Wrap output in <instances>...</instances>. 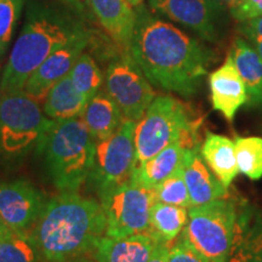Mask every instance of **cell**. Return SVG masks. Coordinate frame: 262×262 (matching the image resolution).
<instances>
[{"label": "cell", "instance_id": "obj_1", "mask_svg": "<svg viewBox=\"0 0 262 262\" xmlns=\"http://www.w3.org/2000/svg\"><path fill=\"white\" fill-rule=\"evenodd\" d=\"M126 51L150 84L185 97L198 91L214 61L211 50L141 5Z\"/></svg>", "mask_w": 262, "mask_h": 262}, {"label": "cell", "instance_id": "obj_2", "mask_svg": "<svg viewBox=\"0 0 262 262\" xmlns=\"http://www.w3.org/2000/svg\"><path fill=\"white\" fill-rule=\"evenodd\" d=\"M106 227L101 203L66 192L47 202L29 235L44 260L68 262L94 251Z\"/></svg>", "mask_w": 262, "mask_h": 262}, {"label": "cell", "instance_id": "obj_3", "mask_svg": "<svg viewBox=\"0 0 262 262\" xmlns=\"http://www.w3.org/2000/svg\"><path fill=\"white\" fill-rule=\"evenodd\" d=\"M85 29L78 19L60 9L48 5L29 8L27 21L0 78V93L24 90L29 77L52 52Z\"/></svg>", "mask_w": 262, "mask_h": 262}, {"label": "cell", "instance_id": "obj_4", "mask_svg": "<svg viewBox=\"0 0 262 262\" xmlns=\"http://www.w3.org/2000/svg\"><path fill=\"white\" fill-rule=\"evenodd\" d=\"M96 141L80 117L54 120L45 141L48 171L61 193L78 192L89 179Z\"/></svg>", "mask_w": 262, "mask_h": 262}, {"label": "cell", "instance_id": "obj_5", "mask_svg": "<svg viewBox=\"0 0 262 262\" xmlns=\"http://www.w3.org/2000/svg\"><path fill=\"white\" fill-rule=\"evenodd\" d=\"M201 120L192 117L191 110L170 95H157L149 107L136 123L135 146L139 168L160 150L176 141L196 145L195 133Z\"/></svg>", "mask_w": 262, "mask_h": 262}, {"label": "cell", "instance_id": "obj_6", "mask_svg": "<svg viewBox=\"0 0 262 262\" xmlns=\"http://www.w3.org/2000/svg\"><path fill=\"white\" fill-rule=\"evenodd\" d=\"M54 120L47 117L38 101L25 90L0 97V156L18 159L31 152L41 153Z\"/></svg>", "mask_w": 262, "mask_h": 262}, {"label": "cell", "instance_id": "obj_7", "mask_svg": "<svg viewBox=\"0 0 262 262\" xmlns=\"http://www.w3.org/2000/svg\"><path fill=\"white\" fill-rule=\"evenodd\" d=\"M238 205L227 196L191 206L182 235L210 262H229L233 253Z\"/></svg>", "mask_w": 262, "mask_h": 262}, {"label": "cell", "instance_id": "obj_8", "mask_svg": "<svg viewBox=\"0 0 262 262\" xmlns=\"http://www.w3.org/2000/svg\"><path fill=\"white\" fill-rule=\"evenodd\" d=\"M106 215V234L111 238L148 233L149 216L156 202L155 189L130 180L98 194Z\"/></svg>", "mask_w": 262, "mask_h": 262}, {"label": "cell", "instance_id": "obj_9", "mask_svg": "<svg viewBox=\"0 0 262 262\" xmlns=\"http://www.w3.org/2000/svg\"><path fill=\"white\" fill-rule=\"evenodd\" d=\"M136 122L125 119L106 140L97 141L89 181L97 194L127 181L136 164Z\"/></svg>", "mask_w": 262, "mask_h": 262}, {"label": "cell", "instance_id": "obj_10", "mask_svg": "<svg viewBox=\"0 0 262 262\" xmlns=\"http://www.w3.org/2000/svg\"><path fill=\"white\" fill-rule=\"evenodd\" d=\"M106 93L116 101L125 119L140 122L157 94L129 51L114 57L104 77Z\"/></svg>", "mask_w": 262, "mask_h": 262}, {"label": "cell", "instance_id": "obj_11", "mask_svg": "<svg viewBox=\"0 0 262 262\" xmlns=\"http://www.w3.org/2000/svg\"><path fill=\"white\" fill-rule=\"evenodd\" d=\"M47 202L40 191L26 180L0 182V217L12 231L29 233Z\"/></svg>", "mask_w": 262, "mask_h": 262}, {"label": "cell", "instance_id": "obj_12", "mask_svg": "<svg viewBox=\"0 0 262 262\" xmlns=\"http://www.w3.org/2000/svg\"><path fill=\"white\" fill-rule=\"evenodd\" d=\"M153 14L185 26L202 39L215 41L221 15L220 0H148Z\"/></svg>", "mask_w": 262, "mask_h": 262}, {"label": "cell", "instance_id": "obj_13", "mask_svg": "<svg viewBox=\"0 0 262 262\" xmlns=\"http://www.w3.org/2000/svg\"><path fill=\"white\" fill-rule=\"evenodd\" d=\"M90 40L89 32H84L74 35L70 41L66 42L63 47L49 56L35 70L26 83L24 90L35 101L40 102L45 100L49 90L61 80L62 78L70 74L75 62L84 52Z\"/></svg>", "mask_w": 262, "mask_h": 262}, {"label": "cell", "instance_id": "obj_14", "mask_svg": "<svg viewBox=\"0 0 262 262\" xmlns=\"http://www.w3.org/2000/svg\"><path fill=\"white\" fill-rule=\"evenodd\" d=\"M209 88L214 110L220 112L228 122H232L239 108L247 103L248 94L229 54L225 63L209 74Z\"/></svg>", "mask_w": 262, "mask_h": 262}, {"label": "cell", "instance_id": "obj_15", "mask_svg": "<svg viewBox=\"0 0 262 262\" xmlns=\"http://www.w3.org/2000/svg\"><path fill=\"white\" fill-rule=\"evenodd\" d=\"M183 172L192 206L203 205L227 196L228 188L225 187L206 165L199 143L186 149Z\"/></svg>", "mask_w": 262, "mask_h": 262}, {"label": "cell", "instance_id": "obj_16", "mask_svg": "<svg viewBox=\"0 0 262 262\" xmlns=\"http://www.w3.org/2000/svg\"><path fill=\"white\" fill-rule=\"evenodd\" d=\"M90 6L110 37L127 50L135 28L136 10L127 0H90Z\"/></svg>", "mask_w": 262, "mask_h": 262}, {"label": "cell", "instance_id": "obj_17", "mask_svg": "<svg viewBox=\"0 0 262 262\" xmlns=\"http://www.w3.org/2000/svg\"><path fill=\"white\" fill-rule=\"evenodd\" d=\"M157 239L149 233L98 241L94 256L100 262H148Z\"/></svg>", "mask_w": 262, "mask_h": 262}, {"label": "cell", "instance_id": "obj_18", "mask_svg": "<svg viewBox=\"0 0 262 262\" xmlns=\"http://www.w3.org/2000/svg\"><path fill=\"white\" fill-rule=\"evenodd\" d=\"M193 146L194 145H191L187 141H176L160 150L153 158L140 165L139 168H135L133 178L145 187L156 189L159 183L168 179L173 171H176L182 165L186 149Z\"/></svg>", "mask_w": 262, "mask_h": 262}, {"label": "cell", "instance_id": "obj_19", "mask_svg": "<svg viewBox=\"0 0 262 262\" xmlns=\"http://www.w3.org/2000/svg\"><path fill=\"white\" fill-rule=\"evenodd\" d=\"M80 118L96 142L112 136L125 120L119 106L106 91H100L91 98Z\"/></svg>", "mask_w": 262, "mask_h": 262}, {"label": "cell", "instance_id": "obj_20", "mask_svg": "<svg viewBox=\"0 0 262 262\" xmlns=\"http://www.w3.org/2000/svg\"><path fill=\"white\" fill-rule=\"evenodd\" d=\"M234 62L248 94L247 104L262 106V57L254 45L237 38L228 52Z\"/></svg>", "mask_w": 262, "mask_h": 262}, {"label": "cell", "instance_id": "obj_21", "mask_svg": "<svg viewBox=\"0 0 262 262\" xmlns=\"http://www.w3.org/2000/svg\"><path fill=\"white\" fill-rule=\"evenodd\" d=\"M249 205H239L233 253L229 262H262V219Z\"/></svg>", "mask_w": 262, "mask_h": 262}, {"label": "cell", "instance_id": "obj_22", "mask_svg": "<svg viewBox=\"0 0 262 262\" xmlns=\"http://www.w3.org/2000/svg\"><path fill=\"white\" fill-rule=\"evenodd\" d=\"M201 152L206 165L225 187L228 188L239 172L233 141L208 131L204 143L201 146Z\"/></svg>", "mask_w": 262, "mask_h": 262}, {"label": "cell", "instance_id": "obj_23", "mask_svg": "<svg viewBox=\"0 0 262 262\" xmlns=\"http://www.w3.org/2000/svg\"><path fill=\"white\" fill-rule=\"evenodd\" d=\"M88 101L81 96L72 83L70 74L58 80L49 90L42 111L52 120L80 117Z\"/></svg>", "mask_w": 262, "mask_h": 262}, {"label": "cell", "instance_id": "obj_24", "mask_svg": "<svg viewBox=\"0 0 262 262\" xmlns=\"http://www.w3.org/2000/svg\"><path fill=\"white\" fill-rule=\"evenodd\" d=\"M188 210L182 206L155 202L149 216V231L157 241L171 243L185 229Z\"/></svg>", "mask_w": 262, "mask_h": 262}, {"label": "cell", "instance_id": "obj_25", "mask_svg": "<svg viewBox=\"0 0 262 262\" xmlns=\"http://www.w3.org/2000/svg\"><path fill=\"white\" fill-rule=\"evenodd\" d=\"M41 258L29 233H19L8 227L0 237V262H41Z\"/></svg>", "mask_w": 262, "mask_h": 262}, {"label": "cell", "instance_id": "obj_26", "mask_svg": "<svg viewBox=\"0 0 262 262\" xmlns=\"http://www.w3.org/2000/svg\"><path fill=\"white\" fill-rule=\"evenodd\" d=\"M70 77L75 89L89 102L100 93L104 78L96 61L86 52H83L70 72Z\"/></svg>", "mask_w": 262, "mask_h": 262}, {"label": "cell", "instance_id": "obj_27", "mask_svg": "<svg viewBox=\"0 0 262 262\" xmlns=\"http://www.w3.org/2000/svg\"><path fill=\"white\" fill-rule=\"evenodd\" d=\"M239 172L251 181L262 178V139L257 136L241 137L234 141Z\"/></svg>", "mask_w": 262, "mask_h": 262}, {"label": "cell", "instance_id": "obj_28", "mask_svg": "<svg viewBox=\"0 0 262 262\" xmlns=\"http://www.w3.org/2000/svg\"><path fill=\"white\" fill-rule=\"evenodd\" d=\"M156 202L165 203V204L182 206L189 209L192 206L191 198L187 185H186L185 172H183V164L173 171L168 179L159 183L155 189Z\"/></svg>", "mask_w": 262, "mask_h": 262}, {"label": "cell", "instance_id": "obj_29", "mask_svg": "<svg viewBox=\"0 0 262 262\" xmlns=\"http://www.w3.org/2000/svg\"><path fill=\"white\" fill-rule=\"evenodd\" d=\"M22 5L24 0H0V57L11 40Z\"/></svg>", "mask_w": 262, "mask_h": 262}, {"label": "cell", "instance_id": "obj_30", "mask_svg": "<svg viewBox=\"0 0 262 262\" xmlns=\"http://www.w3.org/2000/svg\"><path fill=\"white\" fill-rule=\"evenodd\" d=\"M169 262H210L199 254L185 237L179 238L176 243L170 248Z\"/></svg>", "mask_w": 262, "mask_h": 262}, {"label": "cell", "instance_id": "obj_31", "mask_svg": "<svg viewBox=\"0 0 262 262\" xmlns=\"http://www.w3.org/2000/svg\"><path fill=\"white\" fill-rule=\"evenodd\" d=\"M232 16L239 22H245L262 16V0H242L235 8L231 9Z\"/></svg>", "mask_w": 262, "mask_h": 262}, {"label": "cell", "instance_id": "obj_32", "mask_svg": "<svg viewBox=\"0 0 262 262\" xmlns=\"http://www.w3.org/2000/svg\"><path fill=\"white\" fill-rule=\"evenodd\" d=\"M239 29H241L242 34L250 41L262 40V16L261 17L242 22Z\"/></svg>", "mask_w": 262, "mask_h": 262}, {"label": "cell", "instance_id": "obj_33", "mask_svg": "<svg viewBox=\"0 0 262 262\" xmlns=\"http://www.w3.org/2000/svg\"><path fill=\"white\" fill-rule=\"evenodd\" d=\"M170 248L171 247H170L169 243L157 241L155 248L150 253L148 262H169Z\"/></svg>", "mask_w": 262, "mask_h": 262}, {"label": "cell", "instance_id": "obj_34", "mask_svg": "<svg viewBox=\"0 0 262 262\" xmlns=\"http://www.w3.org/2000/svg\"><path fill=\"white\" fill-rule=\"evenodd\" d=\"M63 2L72 6H74V8L79 9V10L84 9L85 6L90 5V0H63Z\"/></svg>", "mask_w": 262, "mask_h": 262}, {"label": "cell", "instance_id": "obj_35", "mask_svg": "<svg viewBox=\"0 0 262 262\" xmlns=\"http://www.w3.org/2000/svg\"><path fill=\"white\" fill-rule=\"evenodd\" d=\"M74 262H100V261H98L95 256L89 257V256H85V255H81V256L75 258Z\"/></svg>", "mask_w": 262, "mask_h": 262}, {"label": "cell", "instance_id": "obj_36", "mask_svg": "<svg viewBox=\"0 0 262 262\" xmlns=\"http://www.w3.org/2000/svg\"><path fill=\"white\" fill-rule=\"evenodd\" d=\"M220 2L225 3V4L227 5L229 9H233L239 4V3L242 2V0H220Z\"/></svg>", "mask_w": 262, "mask_h": 262}, {"label": "cell", "instance_id": "obj_37", "mask_svg": "<svg viewBox=\"0 0 262 262\" xmlns=\"http://www.w3.org/2000/svg\"><path fill=\"white\" fill-rule=\"evenodd\" d=\"M251 42H253L255 49H256V50L258 51V54H260L261 57H262V40H254Z\"/></svg>", "mask_w": 262, "mask_h": 262}, {"label": "cell", "instance_id": "obj_38", "mask_svg": "<svg viewBox=\"0 0 262 262\" xmlns=\"http://www.w3.org/2000/svg\"><path fill=\"white\" fill-rule=\"evenodd\" d=\"M6 228H8V226L5 225V222L2 220V217H0V237H2L3 233L6 231Z\"/></svg>", "mask_w": 262, "mask_h": 262}, {"label": "cell", "instance_id": "obj_39", "mask_svg": "<svg viewBox=\"0 0 262 262\" xmlns=\"http://www.w3.org/2000/svg\"><path fill=\"white\" fill-rule=\"evenodd\" d=\"M127 2H129V4L133 6V8H137V6L142 4V0H127Z\"/></svg>", "mask_w": 262, "mask_h": 262}]
</instances>
